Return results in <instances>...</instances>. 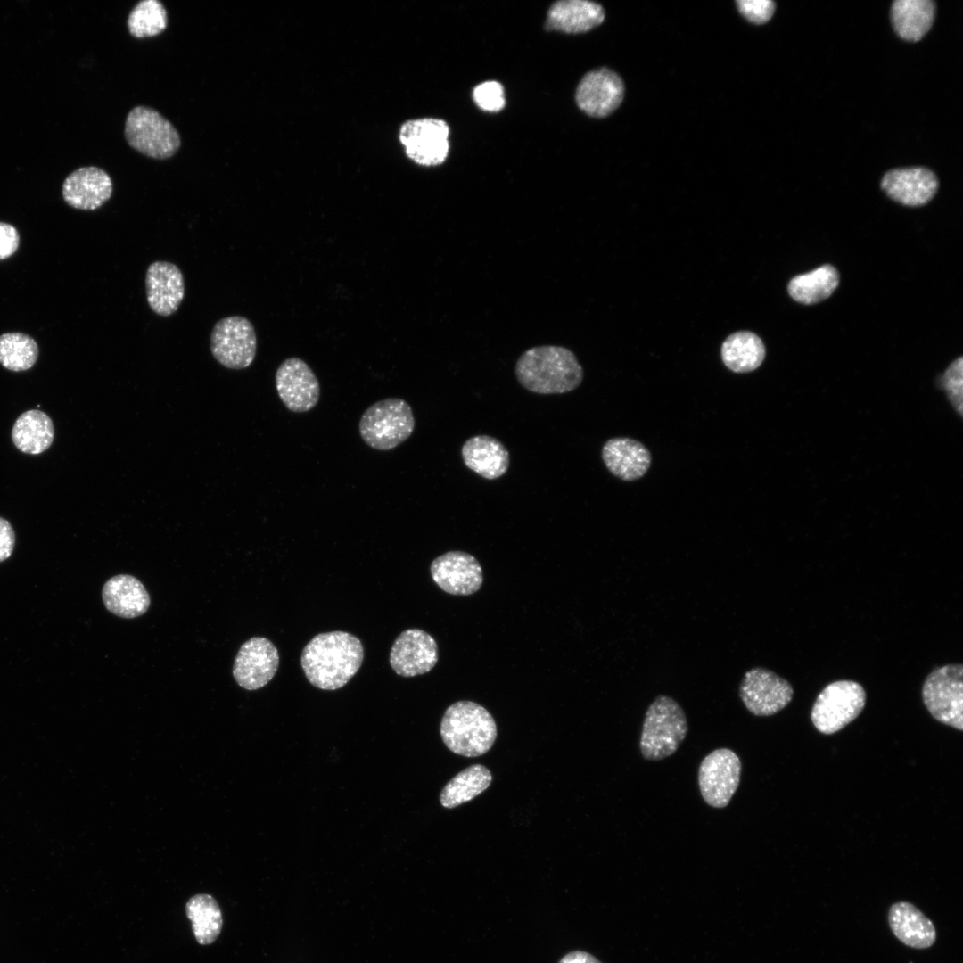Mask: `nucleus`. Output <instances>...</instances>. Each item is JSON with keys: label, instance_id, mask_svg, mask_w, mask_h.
I'll return each instance as SVG.
<instances>
[{"label": "nucleus", "instance_id": "obj_1", "mask_svg": "<svg viewBox=\"0 0 963 963\" xmlns=\"http://www.w3.org/2000/svg\"><path fill=\"white\" fill-rule=\"evenodd\" d=\"M364 658L360 640L345 631L315 636L303 648L300 663L307 679L323 690L345 686L358 672Z\"/></svg>", "mask_w": 963, "mask_h": 963}, {"label": "nucleus", "instance_id": "obj_2", "mask_svg": "<svg viewBox=\"0 0 963 963\" xmlns=\"http://www.w3.org/2000/svg\"><path fill=\"white\" fill-rule=\"evenodd\" d=\"M514 374L519 383L537 394H563L578 388L584 372L576 355L558 345H539L518 358Z\"/></svg>", "mask_w": 963, "mask_h": 963}, {"label": "nucleus", "instance_id": "obj_3", "mask_svg": "<svg viewBox=\"0 0 963 963\" xmlns=\"http://www.w3.org/2000/svg\"><path fill=\"white\" fill-rule=\"evenodd\" d=\"M440 736L451 752L477 757L492 747L497 738V725L483 706L471 701H458L445 711Z\"/></svg>", "mask_w": 963, "mask_h": 963}, {"label": "nucleus", "instance_id": "obj_4", "mask_svg": "<svg viewBox=\"0 0 963 963\" xmlns=\"http://www.w3.org/2000/svg\"><path fill=\"white\" fill-rule=\"evenodd\" d=\"M685 712L672 697L658 696L648 706L639 741L644 759L660 761L672 755L686 738Z\"/></svg>", "mask_w": 963, "mask_h": 963}, {"label": "nucleus", "instance_id": "obj_5", "mask_svg": "<svg viewBox=\"0 0 963 963\" xmlns=\"http://www.w3.org/2000/svg\"><path fill=\"white\" fill-rule=\"evenodd\" d=\"M410 405L399 398H388L371 405L361 416L360 436L369 447L391 450L410 437L415 429Z\"/></svg>", "mask_w": 963, "mask_h": 963}, {"label": "nucleus", "instance_id": "obj_6", "mask_svg": "<svg viewBox=\"0 0 963 963\" xmlns=\"http://www.w3.org/2000/svg\"><path fill=\"white\" fill-rule=\"evenodd\" d=\"M125 138L136 152L156 160L172 157L178 151L180 136L172 123L156 110L138 105L127 115Z\"/></svg>", "mask_w": 963, "mask_h": 963}, {"label": "nucleus", "instance_id": "obj_7", "mask_svg": "<svg viewBox=\"0 0 963 963\" xmlns=\"http://www.w3.org/2000/svg\"><path fill=\"white\" fill-rule=\"evenodd\" d=\"M865 704L866 692L859 683L835 681L819 694L811 710V720L819 732L830 735L856 719Z\"/></svg>", "mask_w": 963, "mask_h": 963}, {"label": "nucleus", "instance_id": "obj_8", "mask_svg": "<svg viewBox=\"0 0 963 963\" xmlns=\"http://www.w3.org/2000/svg\"><path fill=\"white\" fill-rule=\"evenodd\" d=\"M923 702L938 721L963 729V666L948 664L934 670L922 687Z\"/></svg>", "mask_w": 963, "mask_h": 963}, {"label": "nucleus", "instance_id": "obj_9", "mask_svg": "<svg viewBox=\"0 0 963 963\" xmlns=\"http://www.w3.org/2000/svg\"><path fill=\"white\" fill-rule=\"evenodd\" d=\"M210 342L214 358L229 369H244L251 365L256 356L254 326L242 316L218 320L212 328Z\"/></svg>", "mask_w": 963, "mask_h": 963}, {"label": "nucleus", "instance_id": "obj_10", "mask_svg": "<svg viewBox=\"0 0 963 963\" xmlns=\"http://www.w3.org/2000/svg\"><path fill=\"white\" fill-rule=\"evenodd\" d=\"M742 764L729 748H718L708 753L698 769V785L704 801L711 807L728 806L738 788Z\"/></svg>", "mask_w": 963, "mask_h": 963}, {"label": "nucleus", "instance_id": "obj_11", "mask_svg": "<svg viewBox=\"0 0 963 963\" xmlns=\"http://www.w3.org/2000/svg\"><path fill=\"white\" fill-rule=\"evenodd\" d=\"M449 127L440 119L407 120L399 129V141L407 156L422 166L440 165L449 151Z\"/></svg>", "mask_w": 963, "mask_h": 963}, {"label": "nucleus", "instance_id": "obj_12", "mask_svg": "<svg viewBox=\"0 0 963 963\" xmlns=\"http://www.w3.org/2000/svg\"><path fill=\"white\" fill-rule=\"evenodd\" d=\"M793 695V687L786 679L762 667L748 670L739 686L740 699L756 716H770L780 712L791 702Z\"/></svg>", "mask_w": 963, "mask_h": 963}, {"label": "nucleus", "instance_id": "obj_13", "mask_svg": "<svg viewBox=\"0 0 963 963\" xmlns=\"http://www.w3.org/2000/svg\"><path fill=\"white\" fill-rule=\"evenodd\" d=\"M276 387L285 407L294 413L311 410L320 398L316 374L304 360L296 357L286 358L278 366Z\"/></svg>", "mask_w": 963, "mask_h": 963}, {"label": "nucleus", "instance_id": "obj_14", "mask_svg": "<svg viewBox=\"0 0 963 963\" xmlns=\"http://www.w3.org/2000/svg\"><path fill=\"white\" fill-rule=\"evenodd\" d=\"M279 654L275 645L264 637H253L243 643L234 662L233 676L246 690H257L275 676Z\"/></svg>", "mask_w": 963, "mask_h": 963}, {"label": "nucleus", "instance_id": "obj_15", "mask_svg": "<svg viewBox=\"0 0 963 963\" xmlns=\"http://www.w3.org/2000/svg\"><path fill=\"white\" fill-rule=\"evenodd\" d=\"M624 92L621 78L613 70L604 67L585 74L577 86L575 101L586 114L604 118L620 106Z\"/></svg>", "mask_w": 963, "mask_h": 963}, {"label": "nucleus", "instance_id": "obj_16", "mask_svg": "<svg viewBox=\"0 0 963 963\" xmlns=\"http://www.w3.org/2000/svg\"><path fill=\"white\" fill-rule=\"evenodd\" d=\"M438 662L435 639L420 629H408L395 639L390 653L392 670L402 677H414L430 671Z\"/></svg>", "mask_w": 963, "mask_h": 963}, {"label": "nucleus", "instance_id": "obj_17", "mask_svg": "<svg viewBox=\"0 0 963 963\" xmlns=\"http://www.w3.org/2000/svg\"><path fill=\"white\" fill-rule=\"evenodd\" d=\"M434 582L451 595L467 596L478 591L483 581L477 559L463 551H449L435 558L430 567Z\"/></svg>", "mask_w": 963, "mask_h": 963}, {"label": "nucleus", "instance_id": "obj_18", "mask_svg": "<svg viewBox=\"0 0 963 963\" xmlns=\"http://www.w3.org/2000/svg\"><path fill=\"white\" fill-rule=\"evenodd\" d=\"M145 292L148 305L155 314L172 315L185 296V279L180 268L168 261L151 263L145 274Z\"/></svg>", "mask_w": 963, "mask_h": 963}, {"label": "nucleus", "instance_id": "obj_19", "mask_svg": "<svg viewBox=\"0 0 963 963\" xmlns=\"http://www.w3.org/2000/svg\"><path fill=\"white\" fill-rule=\"evenodd\" d=\"M113 185L109 174L95 166L82 167L71 172L62 185V196L70 206L93 210L111 197Z\"/></svg>", "mask_w": 963, "mask_h": 963}, {"label": "nucleus", "instance_id": "obj_20", "mask_svg": "<svg viewBox=\"0 0 963 963\" xmlns=\"http://www.w3.org/2000/svg\"><path fill=\"white\" fill-rule=\"evenodd\" d=\"M881 187L893 201L907 206L927 203L938 188L936 176L922 167L896 169L885 174Z\"/></svg>", "mask_w": 963, "mask_h": 963}, {"label": "nucleus", "instance_id": "obj_21", "mask_svg": "<svg viewBox=\"0 0 963 963\" xmlns=\"http://www.w3.org/2000/svg\"><path fill=\"white\" fill-rule=\"evenodd\" d=\"M602 460L614 476L632 482L642 478L651 465V454L641 442L616 437L608 440L602 448Z\"/></svg>", "mask_w": 963, "mask_h": 963}, {"label": "nucleus", "instance_id": "obj_22", "mask_svg": "<svg viewBox=\"0 0 963 963\" xmlns=\"http://www.w3.org/2000/svg\"><path fill=\"white\" fill-rule=\"evenodd\" d=\"M102 598L109 612L125 619L143 615L151 604L150 596L144 584L128 574L110 578L103 587Z\"/></svg>", "mask_w": 963, "mask_h": 963}, {"label": "nucleus", "instance_id": "obj_23", "mask_svg": "<svg viewBox=\"0 0 963 963\" xmlns=\"http://www.w3.org/2000/svg\"><path fill=\"white\" fill-rule=\"evenodd\" d=\"M465 465L487 480L503 476L508 470L510 455L504 444L490 435H475L461 449Z\"/></svg>", "mask_w": 963, "mask_h": 963}, {"label": "nucleus", "instance_id": "obj_24", "mask_svg": "<svg viewBox=\"0 0 963 963\" xmlns=\"http://www.w3.org/2000/svg\"><path fill=\"white\" fill-rule=\"evenodd\" d=\"M888 923L893 934L909 947L926 949L935 942L936 931L932 921L908 901H899L890 907Z\"/></svg>", "mask_w": 963, "mask_h": 963}, {"label": "nucleus", "instance_id": "obj_25", "mask_svg": "<svg viewBox=\"0 0 963 963\" xmlns=\"http://www.w3.org/2000/svg\"><path fill=\"white\" fill-rule=\"evenodd\" d=\"M604 20V8L597 3L562 0L550 6L545 29L572 34L584 33L600 25Z\"/></svg>", "mask_w": 963, "mask_h": 963}, {"label": "nucleus", "instance_id": "obj_26", "mask_svg": "<svg viewBox=\"0 0 963 963\" xmlns=\"http://www.w3.org/2000/svg\"><path fill=\"white\" fill-rule=\"evenodd\" d=\"M935 4L931 0H896L891 7L895 32L907 41L920 40L931 29Z\"/></svg>", "mask_w": 963, "mask_h": 963}, {"label": "nucleus", "instance_id": "obj_27", "mask_svg": "<svg viewBox=\"0 0 963 963\" xmlns=\"http://www.w3.org/2000/svg\"><path fill=\"white\" fill-rule=\"evenodd\" d=\"M54 429L51 418L40 410H29L17 418L12 431L16 448L23 453L37 455L52 444Z\"/></svg>", "mask_w": 963, "mask_h": 963}, {"label": "nucleus", "instance_id": "obj_28", "mask_svg": "<svg viewBox=\"0 0 963 963\" xmlns=\"http://www.w3.org/2000/svg\"><path fill=\"white\" fill-rule=\"evenodd\" d=\"M721 359L734 373H749L757 369L765 358L761 339L749 331H739L727 337L721 346Z\"/></svg>", "mask_w": 963, "mask_h": 963}, {"label": "nucleus", "instance_id": "obj_29", "mask_svg": "<svg viewBox=\"0 0 963 963\" xmlns=\"http://www.w3.org/2000/svg\"><path fill=\"white\" fill-rule=\"evenodd\" d=\"M839 284L835 268L825 264L809 273L793 277L787 285L789 295L797 302L810 305L828 298Z\"/></svg>", "mask_w": 963, "mask_h": 963}, {"label": "nucleus", "instance_id": "obj_30", "mask_svg": "<svg viewBox=\"0 0 963 963\" xmlns=\"http://www.w3.org/2000/svg\"><path fill=\"white\" fill-rule=\"evenodd\" d=\"M492 775L482 764H473L457 774L441 790L440 802L442 807L453 809L467 802L485 791L490 785Z\"/></svg>", "mask_w": 963, "mask_h": 963}, {"label": "nucleus", "instance_id": "obj_31", "mask_svg": "<svg viewBox=\"0 0 963 963\" xmlns=\"http://www.w3.org/2000/svg\"><path fill=\"white\" fill-rule=\"evenodd\" d=\"M196 941L202 945L212 943L220 934L222 915L216 900L209 894H196L185 906Z\"/></svg>", "mask_w": 963, "mask_h": 963}, {"label": "nucleus", "instance_id": "obj_32", "mask_svg": "<svg viewBox=\"0 0 963 963\" xmlns=\"http://www.w3.org/2000/svg\"><path fill=\"white\" fill-rule=\"evenodd\" d=\"M38 347L35 340L21 333L0 335V364L20 372L29 369L37 361Z\"/></svg>", "mask_w": 963, "mask_h": 963}, {"label": "nucleus", "instance_id": "obj_33", "mask_svg": "<svg viewBox=\"0 0 963 963\" xmlns=\"http://www.w3.org/2000/svg\"><path fill=\"white\" fill-rule=\"evenodd\" d=\"M127 24L129 33L136 38L154 37L167 27V11L158 0H142L129 12Z\"/></svg>", "mask_w": 963, "mask_h": 963}, {"label": "nucleus", "instance_id": "obj_34", "mask_svg": "<svg viewBox=\"0 0 963 963\" xmlns=\"http://www.w3.org/2000/svg\"><path fill=\"white\" fill-rule=\"evenodd\" d=\"M473 98L482 110L489 112H498L506 104L504 88L499 82L494 80L477 85L473 88Z\"/></svg>", "mask_w": 963, "mask_h": 963}, {"label": "nucleus", "instance_id": "obj_35", "mask_svg": "<svg viewBox=\"0 0 963 963\" xmlns=\"http://www.w3.org/2000/svg\"><path fill=\"white\" fill-rule=\"evenodd\" d=\"M962 366L960 357L951 364L942 381L949 399L959 414L962 413Z\"/></svg>", "mask_w": 963, "mask_h": 963}, {"label": "nucleus", "instance_id": "obj_36", "mask_svg": "<svg viewBox=\"0 0 963 963\" xmlns=\"http://www.w3.org/2000/svg\"><path fill=\"white\" fill-rule=\"evenodd\" d=\"M736 4L747 21L758 25L769 21L776 8L775 3L770 0H738Z\"/></svg>", "mask_w": 963, "mask_h": 963}, {"label": "nucleus", "instance_id": "obj_37", "mask_svg": "<svg viewBox=\"0 0 963 963\" xmlns=\"http://www.w3.org/2000/svg\"><path fill=\"white\" fill-rule=\"evenodd\" d=\"M20 235L14 226L0 222V260L12 256L19 247Z\"/></svg>", "mask_w": 963, "mask_h": 963}, {"label": "nucleus", "instance_id": "obj_38", "mask_svg": "<svg viewBox=\"0 0 963 963\" xmlns=\"http://www.w3.org/2000/svg\"><path fill=\"white\" fill-rule=\"evenodd\" d=\"M15 534L11 523L0 517V562L7 559L12 553Z\"/></svg>", "mask_w": 963, "mask_h": 963}, {"label": "nucleus", "instance_id": "obj_39", "mask_svg": "<svg viewBox=\"0 0 963 963\" xmlns=\"http://www.w3.org/2000/svg\"><path fill=\"white\" fill-rule=\"evenodd\" d=\"M558 963H601L596 957L583 951H573L564 955Z\"/></svg>", "mask_w": 963, "mask_h": 963}]
</instances>
